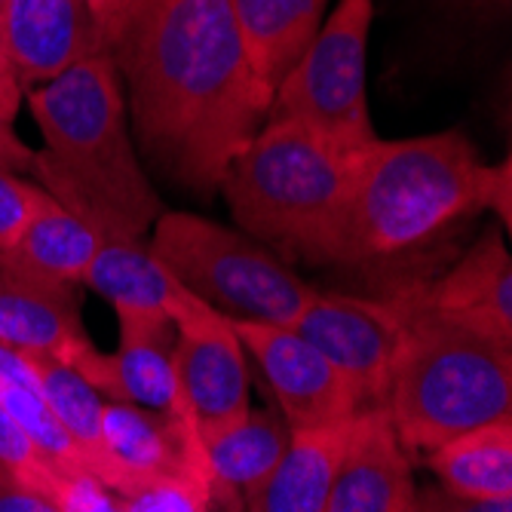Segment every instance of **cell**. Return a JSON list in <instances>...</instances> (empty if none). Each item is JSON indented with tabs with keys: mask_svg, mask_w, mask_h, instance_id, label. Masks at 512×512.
<instances>
[{
	"mask_svg": "<svg viewBox=\"0 0 512 512\" xmlns=\"http://www.w3.org/2000/svg\"><path fill=\"white\" fill-rule=\"evenodd\" d=\"M405 319V304L396 295L359 298L316 289L292 329L338 368L365 411L387 402Z\"/></svg>",
	"mask_w": 512,
	"mask_h": 512,
	"instance_id": "cell-8",
	"label": "cell"
},
{
	"mask_svg": "<svg viewBox=\"0 0 512 512\" xmlns=\"http://www.w3.org/2000/svg\"><path fill=\"white\" fill-rule=\"evenodd\" d=\"M13 120L7 111H0V169H10L19 175H37L40 166V151L28 148L13 129Z\"/></svg>",
	"mask_w": 512,
	"mask_h": 512,
	"instance_id": "cell-30",
	"label": "cell"
},
{
	"mask_svg": "<svg viewBox=\"0 0 512 512\" xmlns=\"http://www.w3.org/2000/svg\"><path fill=\"white\" fill-rule=\"evenodd\" d=\"M148 249L181 289L230 319L292 329L316 292L249 234L203 215L163 212Z\"/></svg>",
	"mask_w": 512,
	"mask_h": 512,
	"instance_id": "cell-6",
	"label": "cell"
},
{
	"mask_svg": "<svg viewBox=\"0 0 512 512\" xmlns=\"http://www.w3.org/2000/svg\"><path fill=\"white\" fill-rule=\"evenodd\" d=\"M142 148L178 184L212 194L264 126L258 80L230 0H157L114 53Z\"/></svg>",
	"mask_w": 512,
	"mask_h": 512,
	"instance_id": "cell-1",
	"label": "cell"
},
{
	"mask_svg": "<svg viewBox=\"0 0 512 512\" xmlns=\"http://www.w3.org/2000/svg\"><path fill=\"white\" fill-rule=\"evenodd\" d=\"M43 200L46 191L40 184L25 181L19 172L0 169V252H7L22 237Z\"/></svg>",
	"mask_w": 512,
	"mask_h": 512,
	"instance_id": "cell-27",
	"label": "cell"
},
{
	"mask_svg": "<svg viewBox=\"0 0 512 512\" xmlns=\"http://www.w3.org/2000/svg\"><path fill=\"white\" fill-rule=\"evenodd\" d=\"M230 322H234L246 356H252L264 371L279 411L292 430L325 427L362 411L338 368L295 329L249 319Z\"/></svg>",
	"mask_w": 512,
	"mask_h": 512,
	"instance_id": "cell-10",
	"label": "cell"
},
{
	"mask_svg": "<svg viewBox=\"0 0 512 512\" xmlns=\"http://www.w3.org/2000/svg\"><path fill=\"white\" fill-rule=\"evenodd\" d=\"M0 467L22 479L25 485L37 488L53 500V491L59 485V470L50 467V460L40 454V448L28 439V433L0 408Z\"/></svg>",
	"mask_w": 512,
	"mask_h": 512,
	"instance_id": "cell-26",
	"label": "cell"
},
{
	"mask_svg": "<svg viewBox=\"0 0 512 512\" xmlns=\"http://www.w3.org/2000/svg\"><path fill=\"white\" fill-rule=\"evenodd\" d=\"M451 4L470 10V13H497V10L509 7V0H451Z\"/></svg>",
	"mask_w": 512,
	"mask_h": 512,
	"instance_id": "cell-34",
	"label": "cell"
},
{
	"mask_svg": "<svg viewBox=\"0 0 512 512\" xmlns=\"http://www.w3.org/2000/svg\"><path fill=\"white\" fill-rule=\"evenodd\" d=\"M0 46L22 86L50 83L77 62L108 53L102 25L86 0H7Z\"/></svg>",
	"mask_w": 512,
	"mask_h": 512,
	"instance_id": "cell-12",
	"label": "cell"
},
{
	"mask_svg": "<svg viewBox=\"0 0 512 512\" xmlns=\"http://www.w3.org/2000/svg\"><path fill=\"white\" fill-rule=\"evenodd\" d=\"M19 102H22V83L4 53V46H0V111H7L10 117H16L19 111Z\"/></svg>",
	"mask_w": 512,
	"mask_h": 512,
	"instance_id": "cell-32",
	"label": "cell"
},
{
	"mask_svg": "<svg viewBox=\"0 0 512 512\" xmlns=\"http://www.w3.org/2000/svg\"><path fill=\"white\" fill-rule=\"evenodd\" d=\"M424 313L512 341V258L497 230L482 234L439 283L402 289Z\"/></svg>",
	"mask_w": 512,
	"mask_h": 512,
	"instance_id": "cell-14",
	"label": "cell"
},
{
	"mask_svg": "<svg viewBox=\"0 0 512 512\" xmlns=\"http://www.w3.org/2000/svg\"><path fill=\"white\" fill-rule=\"evenodd\" d=\"M0 347L68 365L89 384L102 350L80 319L77 286L13 267L0 258Z\"/></svg>",
	"mask_w": 512,
	"mask_h": 512,
	"instance_id": "cell-11",
	"label": "cell"
},
{
	"mask_svg": "<svg viewBox=\"0 0 512 512\" xmlns=\"http://www.w3.org/2000/svg\"><path fill=\"white\" fill-rule=\"evenodd\" d=\"M117 319L120 344L114 353H102L99 375L92 387L108 402H129L163 411L194 427L175 375L172 319L166 313H117Z\"/></svg>",
	"mask_w": 512,
	"mask_h": 512,
	"instance_id": "cell-13",
	"label": "cell"
},
{
	"mask_svg": "<svg viewBox=\"0 0 512 512\" xmlns=\"http://www.w3.org/2000/svg\"><path fill=\"white\" fill-rule=\"evenodd\" d=\"M212 482L206 473H178L142 485L135 494L120 497L123 512H209Z\"/></svg>",
	"mask_w": 512,
	"mask_h": 512,
	"instance_id": "cell-25",
	"label": "cell"
},
{
	"mask_svg": "<svg viewBox=\"0 0 512 512\" xmlns=\"http://www.w3.org/2000/svg\"><path fill=\"white\" fill-rule=\"evenodd\" d=\"M402 512H512V497L503 500H467L445 488H424L414 491Z\"/></svg>",
	"mask_w": 512,
	"mask_h": 512,
	"instance_id": "cell-29",
	"label": "cell"
},
{
	"mask_svg": "<svg viewBox=\"0 0 512 512\" xmlns=\"http://www.w3.org/2000/svg\"><path fill=\"white\" fill-rule=\"evenodd\" d=\"M405 335L384 402L408 454L512 417V341L476 332L405 301Z\"/></svg>",
	"mask_w": 512,
	"mask_h": 512,
	"instance_id": "cell-4",
	"label": "cell"
},
{
	"mask_svg": "<svg viewBox=\"0 0 512 512\" xmlns=\"http://www.w3.org/2000/svg\"><path fill=\"white\" fill-rule=\"evenodd\" d=\"M0 408L28 433L40 454L50 460V467L59 473H89L50 402L43 399L31 359L7 347H0Z\"/></svg>",
	"mask_w": 512,
	"mask_h": 512,
	"instance_id": "cell-24",
	"label": "cell"
},
{
	"mask_svg": "<svg viewBox=\"0 0 512 512\" xmlns=\"http://www.w3.org/2000/svg\"><path fill=\"white\" fill-rule=\"evenodd\" d=\"M102 295L117 313H166L181 286L151 255L145 240L105 237L92 255L83 283Z\"/></svg>",
	"mask_w": 512,
	"mask_h": 512,
	"instance_id": "cell-21",
	"label": "cell"
},
{
	"mask_svg": "<svg viewBox=\"0 0 512 512\" xmlns=\"http://www.w3.org/2000/svg\"><path fill=\"white\" fill-rule=\"evenodd\" d=\"M356 414L313 430H292L286 454L267 482L246 500L249 512H325L347 454Z\"/></svg>",
	"mask_w": 512,
	"mask_h": 512,
	"instance_id": "cell-17",
	"label": "cell"
},
{
	"mask_svg": "<svg viewBox=\"0 0 512 512\" xmlns=\"http://www.w3.org/2000/svg\"><path fill=\"white\" fill-rule=\"evenodd\" d=\"M512 166H488L460 132L384 142L353 154L329 264L371 267L414 255L485 209L509 230Z\"/></svg>",
	"mask_w": 512,
	"mask_h": 512,
	"instance_id": "cell-2",
	"label": "cell"
},
{
	"mask_svg": "<svg viewBox=\"0 0 512 512\" xmlns=\"http://www.w3.org/2000/svg\"><path fill=\"white\" fill-rule=\"evenodd\" d=\"M53 503L59 512H123L120 494L89 473H62Z\"/></svg>",
	"mask_w": 512,
	"mask_h": 512,
	"instance_id": "cell-28",
	"label": "cell"
},
{
	"mask_svg": "<svg viewBox=\"0 0 512 512\" xmlns=\"http://www.w3.org/2000/svg\"><path fill=\"white\" fill-rule=\"evenodd\" d=\"M28 359L37 371V384L43 390V399L50 402L53 414L59 417V424L71 436L74 448L80 451V457L86 463V470L102 485L117 491L120 497H129L132 482L126 479V473L111 457L108 442H105V430H102L105 396L62 362L40 359V356H28Z\"/></svg>",
	"mask_w": 512,
	"mask_h": 512,
	"instance_id": "cell-20",
	"label": "cell"
},
{
	"mask_svg": "<svg viewBox=\"0 0 512 512\" xmlns=\"http://www.w3.org/2000/svg\"><path fill=\"white\" fill-rule=\"evenodd\" d=\"M371 22L375 0H338L273 89L267 120H295L347 154L375 142L365 89Z\"/></svg>",
	"mask_w": 512,
	"mask_h": 512,
	"instance_id": "cell-7",
	"label": "cell"
},
{
	"mask_svg": "<svg viewBox=\"0 0 512 512\" xmlns=\"http://www.w3.org/2000/svg\"><path fill=\"white\" fill-rule=\"evenodd\" d=\"M102 240L105 237L89 221L46 194L34 218L22 230V237L7 252H0V258L37 276L80 286Z\"/></svg>",
	"mask_w": 512,
	"mask_h": 512,
	"instance_id": "cell-23",
	"label": "cell"
},
{
	"mask_svg": "<svg viewBox=\"0 0 512 512\" xmlns=\"http://www.w3.org/2000/svg\"><path fill=\"white\" fill-rule=\"evenodd\" d=\"M329 0H230L249 62L273 92L307 50Z\"/></svg>",
	"mask_w": 512,
	"mask_h": 512,
	"instance_id": "cell-19",
	"label": "cell"
},
{
	"mask_svg": "<svg viewBox=\"0 0 512 512\" xmlns=\"http://www.w3.org/2000/svg\"><path fill=\"white\" fill-rule=\"evenodd\" d=\"M102 430L111 457L132 482V494L163 476L206 473L203 439L194 427L163 411L129 402L102 405Z\"/></svg>",
	"mask_w": 512,
	"mask_h": 512,
	"instance_id": "cell-16",
	"label": "cell"
},
{
	"mask_svg": "<svg viewBox=\"0 0 512 512\" xmlns=\"http://www.w3.org/2000/svg\"><path fill=\"white\" fill-rule=\"evenodd\" d=\"M445 491L467 500L512 497V417L467 430L424 454Z\"/></svg>",
	"mask_w": 512,
	"mask_h": 512,
	"instance_id": "cell-22",
	"label": "cell"
},
{
	"mask_svg": "<svg viewBox=\"0 0 512 512\" xmlns=\"http://www.w3.org/2000/svg\"><path fill=\"white\" fill-rule=\"evenodd\" d=\"M414 491L408 451L387 411H359L325 512H402Z\"/></svg>",
	"mask_w": 512,
	"mask_h": 512,
	"instance_id": "cell-15",
	"label": "cell"
},
{
	"mask_svg": "<svg viewBox=\"0 0 512 512\" xmlns=\"http://www.w3.org/2000/svg\"><path fill=\"white\" fill-rule=\"evenodd\" d=\"M169 319L175 325V375L181 399L206 442L252 408L246 350L230 316L188 289H181L172 301Z\"/></svg>",
	"mask_w": 512,
	"mask_h": 512,
	"instance_id": "cell-9",
	"label": "cell"
},
{
	"mask_svg": "<svg viewBox=\"0 0 512 512\" xmlns=\"http://www.w3.org/2000/svg\"><path fill=\"white\" fill-rule=\"evenodd\" d=\"M28 108L43 135L40 188L102 237L145 240L163 203L135 157L114 56H89L34 86Z\"/></svg>",
	"mask_w": 512,
	"mask_h": 512,
	"instance_id": "cell-3",
	"label": "cell"
},
{
	"mask_svg": "<svg viewBox=\"0 0 512 512\" xmlns=\"http://www.w3.org/2000/svg\"><path fill=\"white\" fill-rule=\"evenodd\" d=\"M4 7H7V0H0V13H4Z\"/></svg>",
	"mask_w": 512,
	"mask_h": 512,
	"instance_id": "cell-35",
	"label": "cell"
},
{
	"mask_svg": "<svg viewBox=\"0 0 512 512\" xmlns=\"http://www.w3.org/2000/svg\"><path fill=\"white\" fill-rule=\"evenodd\" d=\"M353 154L322 142L295 120H264L230 160L218 188L243 234L286 258L329 264Z\"/></svg>",
	"mask_w": 512,
	"mask_h": 512,
	"instance_id": "cell-5",
	"label": "cell"
},
{
	"mask_svg": "<svg viewBox=\"0 0 512 512\" xmlns=\"http://www.w3.org/2000/svg\"><path fill=\"white\" fill-rule=\"evenodd\" d=\"M0 512H59L56 503L0 467Z\"/></svg>",
	"mask_w": 512,
	"mask_h": 512,
	"instance_id": "cell-31",
	"label": "cell"
},
{
	"mask_svg": "<svg viewBox=\"0 0 512 512\" xmlns=\"http://www.w3.org/2000/svg\"><path fill=\"white\" fill-rule=\"evenodd\" d=\"M157 4V0H126L123 4V22H120V37H117V46L123 43V37L132 31V25L142 19L151 7ZM117 46H114V53H117Z\"/></svg>",
	"mask_w": 512,
	"mask_h": 512,
	"instance_id": "cell-33",
	"label": "cell"
},
{
	"mask_svg": "<svg viewBox=\"0 0 512 512\" xmlns=\"http://www.w3.org/2000/svg\"><path fill=\"white\" fill-rule=\"evenodd\" d=\"M292 427L283 414H273L267 408H249L240 421L224 427L218 436L203 442L206 470L215 494H243L249 500L273 473L279 457L286 454Z\"/></svg>",
	"mask_w": 512,
	"mask_h": 512,
	"instance_id": "cell-18",
	"label": "cell"
}]
</instances>
